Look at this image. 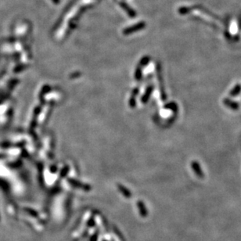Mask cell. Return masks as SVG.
Returning <instances> with one entry per match:
<instances>
[{
    "instance_id": "4",
    "label": "cell",
    "mask_w": 241,
    "mask_h": 241,
    "mask_svg": "<svg viewBox=\"0 0 241 241\" xmlns=\"http://www.w3.org/2000/svg\"><path fill=\"white\" fill-rule=\"evenodd\" d=\"M120 7L122 8V9H124L126 13H127V14H128V16L129 17L133 18V17H136V12H135V11L134 10V9H133L131 6H129L128 4L126 3V2H120Z\"/></svg>"
},
{
    "instance_id": "1",
    "label": "cell",
    "mask_w": 241,
    "mask_h": 241,
    "mask_svg": "<svg viewBox=\"0 0 241 241\" xmlns=\"http://www.w3.org/2000/svg\"><path fill=\"white\" fill-rule=\"evenodd\" d=\"M222 103H223L224 106L225 107L232 110V111H237V110H239V107H240V104L237 101H235L231 98H224L223 100H222Z\"/></svg>"
},
{
    "instance_id": "5",
    "label": "cell",
    "mask_w": 241,
    "mask_h": 241,
    "mask_svg": "<svg viewBox=\"0 0 241 241\" xmlns=\"http://www.w3.org/2000/svg\"><path fill=\"white\" fill-rule=\"evenodd\" d=\"M241 93V84L237 83L232 87L229 92V96L230 97L234 98L239 96Z\"/></svg>"
},
{
    "instance_id": "7",
    "label": "cell",
    "mask_w": 241,
    "mask_h": 241,
    "mask_svg": "<svg viewBox=\"0 0 241 241\" xmlns=\"http://www.w3.org/2000/svg\"><path fill=\"white\" fill-rule=\"evenodd\" d=\"M167 107H169V109L174 110V111H178V105L175 103H172L170 104H169L167 106Z\"/></svg>"
},
{
    "instance_id": "8",
    "label": "cell",
    "mask_w": 241,
    "mask_h": 241,
    "mask_svg": "<svg viewBox=\"0 0 241 241\" xmlns=\"http://www.w3.org/2000/svg\"><path fill=\"white\" fill-rule=\"evenodd\" d=\"M52 2L55 5H58V4L60 3V0H52Z\"/></svg>"
},
{
    "instance_id": "3",
    "label": "cell",
    "mask_w": 241,
    "mask_h": 241,
    "mask_svg": "<svg viewBox=\"0 0 241 241\" xmlns=\"http://www.w3.org/2000/svg\"><path fill=\"white\" fill-rule=\"evenodd\" d=\"M146 25V24L145 22H139V23L135 24L128 27V28L124 29V30L123 31V33H124V35H130L132 34V33H133V32H137V31H140L142 30V29L145 28Z\"/></svg>"
},
{
    "instance_id": "6",
    "label": "cell",
    "mask_w": 241,
    "mask_h": 241,
    "mask_svg": "<svg viewBox=\"0 0 241 241\" xmlns=\"http://www.w3.org/2000/svg\"><path fill=\"white\" fill-rule=\"evenodd\" d=\"M190 11V9H189L188 7H185V6H183V7H180L179 9V13L182 15H186V13H188Z\"/></svg>"
},
{
    "instance_id": "2",
    "label": "cell",
    "mask_w": 241,
    "mask_h": 241,
    "mask_svg": "<svg viewBox=\"0 0 241 241\" xmlns=\"http://www.w3.org/2000/svg\"><path fill=\"white\" fill-rule=\"evenodd\" d=\"M190 167H191V169L192 171H193V172L197 176V178H199V179H204V171H203L200 163H199L197 161H192L191 163H190Z\"/></svg>"
}]
</instances>
